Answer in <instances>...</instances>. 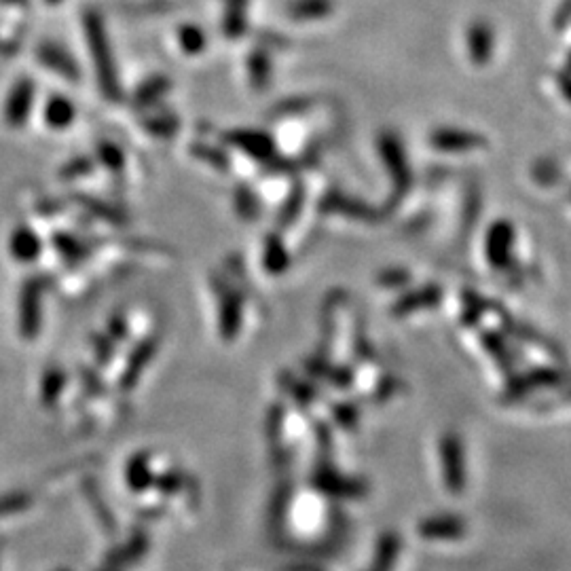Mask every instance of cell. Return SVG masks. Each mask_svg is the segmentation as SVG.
I'll return each mask as SVG.
<instances>
[{"mask_svg": "<svg viewBox=\"0 0 571 571\" xmlns=\"http://www.w3.org/2000/svg\"><path fill=\"white\" fill-rule=\"evenodd\" d=\"M468 47L476 62H487L493 49V30L485 22H476L468 30Z\"/></svg>", "mask_w": 571, "mask_h": 571, "instance_id": "1", "label": "cell"}, {"mask_svg": "<svg viewBox=\"0 0 571 571\" xmlns=\"http://www.w3.org/2000/svg\"><path fill=\"white\" fill-rule=\"evenodd\" d=\"M288 13L294 20H318L333 13V0H290Z\"/></svg>", "mask_w": 571, "mask_h": 571, "instance_id": "2", "label": "cell"}, {"mask_svg": "<svg viewBox=\"0 0 571 571\" xmlns=\"http://www.w3.org/2000/svg\"><path fill=\"white\" fill-rule=\"evenodd\" d=\"M248 0H229V11H231V20H235V24H242V15L246 11Z\"/></svg>", "mask_w": 571, "mask_h": 571, "instance_id": "3", "label": "cell"}, {"mask_svg": "<svg viewBox=\"0 0 571 571\" xmlns=\"http://www.w3.org/2000/svg\"><path fill=\"white\" fill-rule=\"evenodd\" d=\"M571 20V0H561L557 9V26H565Z\"/></svg>", "mask_w": 571, "mask_h": 571, "instance_id": "4", "label": "cell"}]
</instances>
